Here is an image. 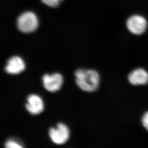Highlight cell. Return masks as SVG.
Segmentation results:
<instances>
[{
    "instance_id": "cell-9",
    "label": "cell",
    "mask_w": 148,
    "mask_h": 148,
    "mask_svg": "<svg viewBox=\"0 0 148 148\" xmlns=\"http://www.w3.org/2000/svg\"><path fill=\"white\" fill-rule=\"evenodd\" d=\"M42 3L51 7H56L59 5L62 0H41Z\"/></svg>"
},
{
    "instance_id": "cell-11",
    "label": "cell",
    "mask_w": 148,
    "mask_h": 148,
    "mask_svg": "<svg viewBox=\"0 0 148 148\" xmlns=\"http://www.w3.org/2000/svg\"><path fill=\"white\" fill-rule=\"evenodd\" d=\"M142 123L143 126L148 131V112H146L143 116Z\"/></svg>"
},
{
    "instance_id": "cell-2",
    "label": "cell",
    "mask_w": 148,
    "mask_h": 148,
    "mask_svg": "<svg viewBox=\"0 0 148 148\" xmlns=\"http://www.w3.org/2000/svg\"><path fill=\"white\" fill-rule=\"evenodd\" d=\"M16 25L18 29L21 32H33L38 26V17L32 12H25L18 16L17 19Z\"/></svg>"
},
{
    "instance_id": "cell-6",
    "label": "cell",
    "mask_w": 148,
    "mask_h": 148,
    "mask_svg": "<svg viewBox=\"0 0 148 148\" xmlns=\"http://www.w3.org/2000/svg\"><path fill=\"white\" fill-rule=\"evenodd\" d=\"M27 103H25V108L31 114L37 115L43 110V103L38 95H30L27 97Z\"/></svg>"
},
{
    "instance_id": "cell-4",
    "label": "cell",
    "mask_w": 148,
    "mask_h": 148,
    "mask_svg": "<svg viewBox=\"0 0 148 148\" xmlns=\"http://www.w3.org/2000/svg\"><path fill=\"white\" fill-rule=\"evenodd\" d=\"M69 130L67 126L62 123H58L57 128L49 129V135L53 143L62 144L66 143L69 138Z\"/></svg>"
},
{
    "instance_id": "cell-8",
    "label": "cell",
    "mask_w": 148,
    "mask_h": 148,
    "mask_svg": "<svg viewBox=\"0 0 148 148\" xmlns=\"http://www.w3.org/2000/svg\"><path fill=\"white\" fill-rule=\"evenodd\" d=\"M25 69V65L22 59L18 56L11 58L7 62L5 71L9 74H19Z\"/></svg>"
},
{
    "instance_id": "cell-1",
    "label": "cell",
    "mask_w": 148,
    "mask_h": 148,
    "mask_svg": "<svg viewBox=\"0 0 148 148\" xmlns=\"http://www.w3.org/2000/svg\"><path fill=\"white\" fill-rule=\"evenodd\" d=\"M75 76L76 83L83 91L92 92L98 88L100 77L95 70L78 69L75 72Z\"/></svg>"
},
{
    "instance_id": "cell-10",
    "label": "cell",
    "mask_w": 148,
    "mask_h": 148,
    "mask_svg": "<svg viewBox=\"0 0 148 148\" xmlns=\"http://www.w3.org/2000/svg\"><path fill=\"white\" fill-rule=\"evenodd\" d=\"M5 147L7 148H21L22 146L16 143L15 141L8 140L5 143Z\"/></svg>"
},
{
    "instance_id": "cell-3",
    "label": "cell",
    "mask_w": 148,
    "mask_h": 148,
    "mask_svg": "<svg viewBox=\"0 0 148 148\" xmlns=\"http://www.w3.org/2000/svg\"><path fill=\"white\" fill-rule=\"evenodd\" d=\"M147 22L142 16L134 15L130 16L127 21V27L129 31L134 35H140L145 32Z\"/></svg>"
},
{
    "instance_id": "cell-5",
    "label": "cell",
    "mask_w": 148,
    "mask_h": 148,
    "mask_svg": "<svg viewBox=\"0 0 148 148\" xmlns=\"http://www.w3.org/2000/svg\"><path fill=\"white\" fill-rule=\"evenodd\" d=\"M44 88L50 92H54L60 89L62 86L63 79L62 75L55 73L51 75H44L42 77Z\"/></svg>"
},
{
    "instance_id": "cell-7",
    "label": "cell",
    "mask_w": 148,
    "mask_h": 148,
    "mask_svg": "<svg viewBox=\"0 0 148 148\" xmlns=\"http://www.w3.org/2000/svg\"><path fill=\"white\" fill-rule=\"evenodd\" d=\"M128 80L133 85H145L148 83V73L143 69H137L129 74Z\"/></svg>"
}]
</instances>
